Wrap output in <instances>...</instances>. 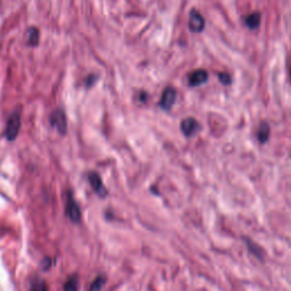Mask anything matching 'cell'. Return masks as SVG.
<instances>
[{
	"instance_id": "cell-1",
	"label": "cell",
	"mask_w": 291,
	"mask_h": 291,
	"mask_svg": "<svg viewBox=\"0 0 291 291\" xmlns=\"http://www.w3.org/2000/svg\"><path fill=\"white\" fill-rule=\"evenodd\" d=\"M65 212L71 220V222H73V223L81 222V216H82L81 209H80V206L77 203V200L74 199L72 192H66V195H65Z\"/></svg>"
},
{
	"instance_id": "cell-2",
	"label": "cell",
	"mask_w": 291,
	"mask_h": 291,
	"mask_svg": "<svg viewBox=\"0 0 291 291\" xmlns=\"http://www.w3.org/2000/svg\"><path fill=\"white\" fill-rule=\"evenodd\" d=\"M20 128H21V113L19 110H16L7 120V124L5 128V136L7 138V140L10 141L15 140L16 137L19 136Z\"/></svg>"
},
{
	"instance_id": "cell-3",
	"label": "cell",
	"mask_w": 291,
	"mask_h": 291,
	"mask_svg": "<svg viewBox=\"0 0 291 291\" xmlns=\"http://www.w3.org/2000/svg\"><path fill=\"white\" fill-rule=\"evenodd\" d=\"M50 124L52 128H55L61 134H65L67 130V121L64 110L56 109L52 111L50 116Z\"/></svg>"
},
{
	"instance_id": "cell-4",
	"label": "cell",
	"mask_w": 291,
	"mask_h": 291,
	"mask_svg": "<svg viewBox=\"0 0 291 291\" xmlns=\"http://www.w3.org/2000/svg\"><path fill=\"white\" fill-rule=\"evenodd\" d=\"M181 130L186 137H194L200 130V124L197 120L192 118H188L182 121Z\"/></svg>"
},
{
	"instance_id": "cell-5",
	"label": "cell",
	"mask_w": 291,
	"mask_h": 291,
	"mask_svg": "<svg viewBox=\"0 0 291 291\" xmlns=\"http://www.w3.org/2000/svg\"><path fill=\"white\" fill-rule=\"evenodd\" d=\"M88 180L90 182V186L92 187L93 191H95L98 196L101 197V198H105L107 196V189L101 181V178L98 176L97 173L92 172L88 176Z\"/></svg>"
},
{
	"instance_id": "cell-6",
	"label": "cell",
	"mask_w": 291,
	"mask_h": 291,
	"mask_svg": "<svg viewBox=\"0 0 291 291\" xmlns=\"http://www.w3.org/2000/svg\"><path fill=\"white\" fill-rule=\"evenodd\" d=\"M189 29L192 32L199 33L205 29V21L198 11H191L189 15Z\"/></svg>"
},
{
	"instance_id": "cell-7",
	"label": "cell",
	"mask_w": 291,
	"mask_h": 291,
	"mask_svg": "<svg viewBox=\"0 0 291 291\" xmlns=\"http://www.w3.org/2000/svg\"><path fill=\"white\" fill-rule=\"evenodd\" d=\"M177 100V91L174 90L173 88H166L162 95V99H160L159 106L162 107L163 109L168 110L172 108V106L174 105V102Z\"/></svg>"
},
{
	"instance_id": "cell-8",
	"label": "cell",
	"mask_w": 291,
	"mask_h": 291,
	"mask_svg": "<svg viewBox=\"0 0 291 291\" xmlns=\"http://www.w3.org/2000/svg\"><path fill=\"white\" fill-rule=\"evenodd\" d=\"M207 79H208L207 72L204 70H197L190 74L189 83L192 87H198L207 81Z\"/></svg>"
},
{
	"instance_id": "cell-9",
	"label": "cell",
	"mask_w": 291,
	"mask_h": 291,
	"mask_svg": "<svg viewBox=\"0 0 291 291\" xmlns=\"http://www.w3.org/2000/svg\"><path fill=\"white\" fill-rule=\"evenodd\" d=\"M270 138V127L266 122H263L258 129V140L261 143H265Z\"/></svg>"
},
{
	"instance_id": "cell-10",
	"label": "cell",
	"mask_w": 291,
	"mask_h": 291,
	"mask_svg": "<svg viewBox=\"0 0 291 291\" xmlns=\"http://www.w3.org/2000/svg\"><path fill=\"white\" fill-rule=\"evenodd\" d=\"M246 24L252 30L257 29L259 24H261V14H259V13H253V14H250L247 19H246Z\"/></svg>"
},
{
	"instance_id": "cell-11",
	"label": "cell",
	"mask_w": 291,
	"mask_h": 291,
	"mask_svg": "<svg viewBox=\"0 0 291 291\" xmlns=\"http://www.w3.org/2000/svg\"><path fill=\"white\" fill-rule=\"evenodd\" d=\"M29 291H48L47 282L37 277V279H34L32 282H31Z\"/></svg>"
},
{
	"instance_id": "cell-12",
	"label": "cell",
	"mask_w": 291,
	"mask_h": 291,
	"mask_svg": "<svg viewBox=\"0 0 291 291\" xmlns=\"http://www.w3.org/2000/svg\"><path fill=\"white\" fill-rule=\"evenodd\" d=\"M79 290V277L72 275L66 280L64 284V291H78Z\"/></svg>"
},
{
	"instance_id": "cell-13",
	"label": "cell",
	"mask_w": 291,
	"mask_h": 291,
	"mask_svg": "<svg viewBox=\"0 0 291 291\" xmlns=\"http://www.w3.org/2000/svg\"><path fill=\"white\" fill-rule=\"evenodd\" d=\"M39 42V31L35 28H31L28 31V43L30 46H37Z\"/></svg>"
},
{
	"instance_id": "cell-14",
	"label": "cell",
	"mask_w": 291,
	"mask_h": 291,
	"mask_svg": "<svg viewBox=\"0 0 291 291\" xmlns=\"http://www.w3.org/2000/svg\"><path fill=\"white\" fill-rule=\"evenodd\" d=\"M105 282H106V279L104 276L100 275L96 277L91 283L90 288H89V291H102V288H104V285H105Z\"/></svg>"
},
{
	"instance_id": "cell-15",
	"label": "cell",
	"mask_w": 291,
	"mask_h": 291,
	"mask_svg": "<svg viewBox=\"0 0 291 291\" xmlns=\"http://www.w3.org/2000/svg\"><path fill=\"white\" fill-rule=\"evenodd\" d=\"M220 81L223 83V84H225V86H229V84L231 83V78H230V75L227 74V73H220Z\"/></svg>"
},
{
	"instance_id": "cell-16",
	"label": "cell",
	"mask_w": 291,
	"mask_h": 291,
	"mask_svg": "<svg viewBox=\"0 0 291 291\" xmlns=\"http://www.w3.org/2000/svg\"><path fill=\"white\" fill-rule=\"evenodd\" d=\"M290 77H291V67H290Z\"/></svg>"
}]
</instances>
